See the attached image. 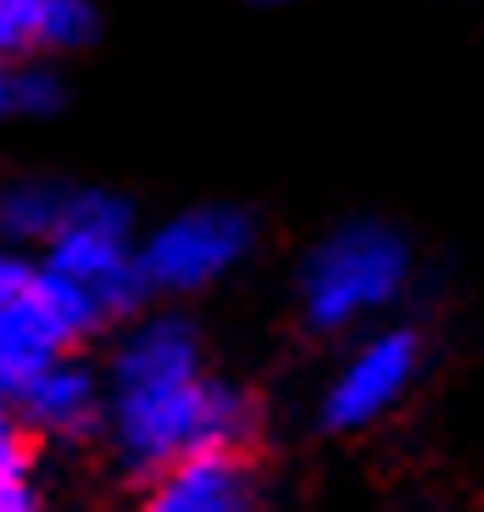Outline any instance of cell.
I'll use <instances>...</instances> for the list:
<instances>
[{
  "label": "cell",
  "instance_id": "cell-15",
  "mask_svg": "<svg viewBox=\"0 0 484 512\" xmlns=\"http://www.w3.org/2000/svg\"><path fill=\"white\" fill-rule=\"evenodd\" d=\"M28 279H34V256L12 251V245H0V307H6V301H12Z\"/></svg>",
  "mask_w": 484,
  "mask_h": 512
},
{
  "label": "cell",
  "instance_id": "cell-12",
  "mask_svg": "<svg viewBox=\"0 0 484 512\" xmlns=\"http://www.w3.org/2000/svg\"><path fill=\"white\" fill-rule=\"evenodd\" d=\"M62 106H67V73H62V62L34 56V62L12 67V112L17 117H56Z\"/></svg>",
  "mask_w": 484,
  "mask_h": 512
},
{
  "label": "cell",
  "instance_id": "cell-10",
  "mask_svg": "<svg viewBox=\"0 0 484 512\" xmlns=\"http://www.w3.org/2000/svg\"><path fill=\"white\" fill-rule=\"evenodd\" d=\"M101 34V12L95 0H51L45 12V62H73L84 56Z\"/></svg>",
  "mask_w": 484,
  "mask_h": 512
},
{
  "label": "cell",
  "instance_id": "cell-8",
  "mask_svg": "<svg viewBox=\"0 0 484 512\" xmlns=\"http://www.w3.org/2000/svg\"><path fill=\"white\" fill-rule=\"evenodd\" d=\"M12 407H17V418L28 423V435L84 440L106 423V379H101V368H90V362L73 351V357L39 368L12 396Z\"/></svg>",
  "mask_w": 484,
  "mask_h": 512
},
{
  "label": "cell",
  "instance_id": "cell-9",
  "mask_svg": "<svg viewBox=\"0 0 484 512\" xmlns=\"http://www.w3.org/2000/svg\"><path fill=\"white\" fill-rule=\"evenodd\" d=\"M73 179H56V173H17V179L0 184V245L12 251H34L62 229L67 206H73Z\"/></svg>",
  "mask_w": 484,
  "mask_h": 512
},
{
  "label": "cell",
  "instance_id": "cell-11",
  "mask_svg": "<svg viewBox=\"0 0 484 512\" xmlns=\"http://www.w3.org/2000/svg\"><path fill=\"white\" fill-rule=\"evenodd\" d=\"M45 12L51 0H0V67L45 56Z\"/></svg>",
  "mask_w": 484,
  "mask_h": 512
},
{
  "label": "cell",
  "instance_id": "cell-3",
  "mask_svg": "<svg viewBox=\"0 0 484 512\" xmlns=\"http://www.w3.org/2000/svg\"><path fill=\"white\" fill-rule=\"evenodd\" d=\"M34 262L90 295L106 323H128L151 301L140 279V223H134V206L117 190H101V184H78L62 229L39 245Z\"/></svg>",
  "mask_w": 484,
  "mask_h": 512
},
{
  "label": "cell",
  "instance_id": "cell-1",
  "mask_svg": "<svg viewBox=\"0 0 484 512\" xmlns=\"http://www.w3.org/2000/svg\"><path fill=\"white\" fill-rule=\"evenodd\" d=\"M106 379V440L123 474L151 479L195 451H251L262 407L245 384L206 368V334L179 307H140L117 323Z\"/></svg>",
  "mask_w": 484,
  "mask_h": 512
},
{
  "label": "cell",
  "instance_id": "cell-17",
  "mask_svg": "<svg viewBox=\"0 0 484 512\" xmlns=\"http://www.w3.org/2000/svg\"><path fill=\"white\" fill-rule=\"evenodd\" d=\"M256 6H284V0H256Z\"/></svg>",
  "mask_w": 484,
  "mask_h": 512
},
{
  "label": "cell",
  "instance_id": "cell-13",
  "mask_svg": "<svg viewBox=\"0 0 484 512\" xmlns=\"http://www.w3.org/2000/svg\"><path fill=\"white\" fill-rule=\"evenodd\" d=\"M6 468H28V423L17 418V407L0 396V474Z\"/></svg>",
  "mask_w": 484,
  "mask_h": 512
},
{
  "label": "cell",
  "instance_id": "cell-7",
  "mask_svg": "<svg viewBox=\"0 0 484 512\" xmlns=\"http://www.w3.org/2000/svg\"><path fill=\"white\" fill-rule=\"evenodd\" d=\"M262 479L251 451H195L167 462L162 474L140 485L134 512H256Z\"/></svg>",
  "mask_w": 484,
  "mask_h": 512
},
{
  "label": "cell",
  "instance_id": "cell-2",
  "mask_svg": "<svg viewBox=\"0 0 484 512\" xmlns=\"http://www.w3.org/2000/svg\"><path fill=\"white\" fill-rule=\"evenodd\" d=\"M412 284V245L384 218L334 223L295 268V312L306 334L340 340L373 329Z\"/></svg>",
  "mask_w": 484,
  "mask_h": 512
},
{
  "label": "cell",
  "instance_id": "cell-4",
  "mask_svg": "<svg viewBox=\"0 0 484 512\" xmlns=\"http://www.w3.org/2000/svg\"><path fill=\"white\" fill-rule=\"evenodd\" d=\"M256 218L234 201H195L140 229V279L151 301H195L251 262Z\"/></svg>",
  "mask_w": 484,
  "mask_h": 512
},
{
  "label": "cell",
  "instance_id": "cell-16",
  "mask_svg": "<svg viewBox=\"0 0 484 512\" xmlns=\"http://www.w3.org/2000/svg\"><path fill=\"white\" fill-rule=\"evenodd\" d=\"M12 67H0V128H6V123H12Z\"/></svg>",
  "mask_w": 484,
  "mask_h": 512
},
{
  "label": "cell",
  "instance_id": "cell-6",
  "mask_svg": "<svg viewBox=\"0 0 484 512\" xmlns=\"http://www.w3.org/2000/svg\"><path fill=\"white\" fill-rule=\"evenodd\" d=\"M423 373V334L412 323H373L357 334V346L329 373L318 418L329 435H362L384 423Z\"/></svg>",
  "mask_w": 484,
  "mask_h": 512
},
{
  "label": "cell",
  "instance_id": "cell-5",
  "mask_svg": "<svg viewBox=\"0 0 484 512\" xmlns=\"http://www.w3.org/2000/svg\"><path fill=\"white\" fill-rule=\"evenodd\" d=\"M101 329H112V323L101 318L90 295L34 262V279L0 307V396L12 401L39 368L73 357Z\"/></svg>",
  "mask_w": 484,
  "mask_h": 512
},
{
  "label": "cell",
  "instance_id": "cell-14",
  "mask_svg": "<svg viewBox=\"0 0 484 512\" xmlns=\"http://www.w3.org/2000/svg\"><path fill=\"white\" fill-rule=\"evenodd\" d=\"M0 512H39V490L28 468H6L0 474Z\"/></svg>",
  "mask_w": 484,
  "mask_h": 512
}]
</instances>
